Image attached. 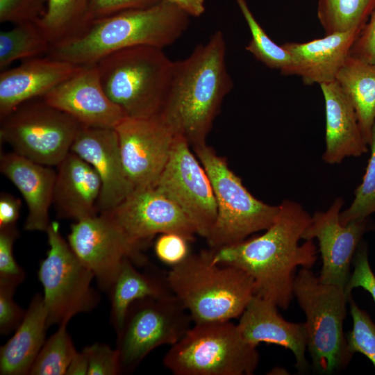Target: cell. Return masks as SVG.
<instances>
[{
    "label": "cell",
    "mask_w": 375,
    "mask_h": 375,
    "mask_svg": "<svg viewBox=\"0 0 375 375\" xmlns=\"http://www.w3.org/2000/svg\"><path fill=\"white\" fill-rule=\"evenodd\" d=\"M101 85L126 117L158 116L164 104L174 61L163 49L135 46L112 52L95 62Z\"/></svg>",
    "instance_id": "cell-5"
},
{
    "label": "cell",
    "mask_w": 375,
    "mask_h": 375,
    "mask_svg": "<svg viewBox=\"0 0 375 375\" xmlns=\"http://www.w3.org/2000/svg\"><path fill=\"white\" fill-rule=\"evenodd\" d=\"M1 173L19 190L28 207L24 228L46 232L51 222L49 210L53 203L56 172L51 167L29 160L15 152L2 153Z\"/></svg>",
    "instance_id": "cell-21"
},
{
    "label": "cell",
    "mask_w": 375,
    "mask_h": 375,
    "mask_svg": "<svg viewBox=\"0 0 375 375\" xmlns=\"http://www.w3.org/2000/svg\"><path fill=\"white\" fill-rule=\"evenodd\" d=\"M166 279L194 324L240 317L255 295L252 278L238 267L213 263L210 249L171 266Z\"/></svg>",
    "instance_id": "cell-4"
},
{
    "label": "cell",
    "mask_w": 375,
    "mask_h": 375,
    "mask_svg": "<svg viewBox=\"0 0 375 375\" xmlns=\"http://www.w3.org/2000/svg\"><path fill=\"white\" fill-rule=\"evenodd\" d=\"M88 358V375L122 374L117 349L103 343H94L83 349Z\"/></svg>",
    "instance_id": "cell-38"
},
{
    "label": "cell",
    "mask_w": 375,
    "mask_h": 375,
    "mask_svg": "<svg viewBox=\"0 0 375 375\" xmlns=\"http://www.w3.org/2000/svg\"><path fill=\"white\" fill-rule=\"evenodd\" d=\"M101 212L142 249L156 234L176 233L188 240L197 234L177 204L155 187L134 189L117 206Z\"/></svg>",
    "instance_id": "cell-15"
},
{
    "label": "cell",
    "mask_w": 375,
    "mask_h": 375,
    "mask_svg": "<svg viewBox=\"0 0 375 375\" xmlns=\"http://www.w3.org/2000/svg\"><path fill=\"white\" fill-rule=\"evenodd\" d=\"M369 147L371 155L362 182L354 192L350 206L340 212V220L342 225L367 219L375 213V122Z\"/></svg>",
    "instance_id": "cell-33"
},
{
    "label": "cell",
    "mask_w": 375,
    "mask_h": 375,
    "mask_svg": "<svg viewBox=\"0 0 375 375\" xmlns=\"http://www.w3.org/2000/svg\"><path fill=\"white\" fill-rule=\"evenodd\" d=\"M16 286L0 282V333L8 335L16 330L23 320L26 311L13 299Z\"/></svg>",
    "instance_id": "cell-39"
},
{
    "label": "cell",
    "mask_w": 375,
    "mask_h": 375,
    "mask_svg": "<svg viewBox=\"0 0 375 375\" xmlns=\"http://www.w3.org/2000/svg\"><path fill=\"white\" fill-rule=\"evenodd\" d=\"M66 326L65 324L60 325L58 329L45 341L29 374H66L69 363L77 351Z\"/></svg>",
    "instance_id": "cell-32"
},
{
    "label": "cell",
    "mask_w": 375,
    "mask_h": 375,
    "mask_svg": "<svg viewBox=\"0 0 375 375\" xmlns=\"http://www.w3.org/2000/svg\"><path fill=\"white\" fill-rule=\"evenodd\" d=\"M81 67L46 56L24 60L17 67L1 71L0 119L25 102L42 98Z\"/></svg>",
    "instance_id": "cell-20"
},
{
    "label": "cell",
    "mask_w": 375,
    "mask_h": 375,
    "mask_svg": "<svg viewBox=\"0 0 375 375\" xmlns=\"http://www.w3.org/2000/svg\"><path fill=\"white\" fill-rule=\"evenodd\" d=\"M92 0H48L44 15L37 21L51 47L76 39L90 28Z\"/></svg>",
    "instance_id": "cell-28"
},
{
    "label": "cell",
    "mask_w": 375,
    "mask_h": 375,
    "mask_svg": "<svg viewBox=\"0 0 375 375\" xmlns=\"http://www.w3.org/2000/svg\"><path fill=\"white\" fill-rule=\"evenodd\" d=\"M88 358L84 349L76 351L67 368V375H88Z\"/></svg>",
    "instance_id": "cell-45"
},
{
    "label": "cell",
    "mask_w": 375,
    "mask_h": 375,
    "mask_svg": "<svg viewBox=\"0 0 375 375\" xmlns=\"http://www.w3.org/2000/svg\"><path fill=\"white\" fill-rule=\"evenodd\" d=\"M343 205L344 199L338 197L326 210L315 212L302 240L318 241L322 260L319 280L344 289L356 251L364 234L373 226L369 217L342 225L340 215Z\"/></svg>",
    "instance_id": "cell-16"
},
{
    "label": "cell",
    "mask_w": 375,
    "mask_h": 375,
    "mask_svg": "<svg viewBox=\"0 0 375 375\" xmlns=\"http://www.w3.org/2000/svg\"><path fill=\"white\" fill-rule=\"evenodd\" d=\"M375 8V0H319L317 18L325 35L356 31L360 33Z\"/></svg>",
    "instance_id": "cell-30"
},
{
    "label": "cell",
    "mask_w": 375,
    "mask_h": 375,
    "mask_svg": "<svg viewBox=\"0 0 375 375\" xmlns=\"http://www.w3.org/2000/svg\"><path fill=\"white\" fill-rule=\"evenodd\" d=\"M226 42L217 31L187 58L174 62L169 90L158 116L192 147L206 143L224 97L233 87Z\"/></svg>",
    "instance_id": "cell-2"
},
{
    "label": "cell",
    "mask_w": 375,
    "mask_h": 375,
    "mask_svg": "<svg viewBox=\"0 0 375 375\" xmlns=\"http://www.w3.org/2000/svg\"><path fill=\"white\" fill-rule=\"evenodd\" d=\"M189 17L164 0L147 8L124 10L93 21L82 35L52 47L47 56L83 66L128 47L146 45L164 49L186 31Z\"/></svg>",
    "instance_id": "cell-3"
},
{
    "label": "cell",
    "mask_w": 375,
    "mask_h": 375,
    "mask_svg": "<svg viewBox=\"0 0 375 375\" xmlns=\"http://www.w3.org/2000/svg\"><path fill=\"white\" fill-rule=\"evenodd\" d=\"M22 202L19 198L8 193L0 197V228L15 226L19 216Z\"/></svg>",
    "instance_id": "cell-43"
},
{
    "label": "cell",
    "mask_w": 375,
    "mask_h": 375,
    "mask_svg": "<svg viewBox=\"0 0 375 375\" xmlns=\"http://www.w3.org/2000/svg\"><path fill=\"white\" fill-rule=\"evenodd\" d=\"M326 115L325 150L322 160L340 163L347 157H359L369 151L355 109L336 81L321 84Z\"/></svg>",
    "instance_id": "cell-23"
},
{
    "label": "cell",
    "mask_w": 375,
    "mask_h": 375,
    "mask_svg": "<svg viewBox=\"0 0 375 375\" xmlns=\"http://www.w3.org/2000/svg\"><path fill=\"white\" fill-rule=\"evenodd\" d=\"M19 233L15 226L0 228V282L17 287L25 279L24 269L17 263L13 245Z\"/></svg>",
    "instance_id": "cell-35"
},
{
    "label": "cell",
    "mask_w": 375,
    "mask_h": 375,
    "mask_svg": "<svg viewBox=\"0 0 375 375\" xmlns=\"http://www.w3.org/2000/svg\"><path fill=\"white\" fill-rule=\"evenodd\" d=\"M46 233L49 249L40 262L38 276L44 288L49 327L67 324L74 315L92 311L99 298L91 286L94 274L62 238L59 224L51 222Z\"/></svg>",
    "instance_id": "cell-9"
},
{
    "label": "cell",
    "mask_w": 375,
    "mask_h": 375,
    "mask_svg": "<svg viewBox=\"0 0 375 375\" xmlns=\"http://www.w3.org/2000/svg\"><path fill=\"white\" fill-rule=\"evenodd\" d=\"M193 149L208 175L217 203V217L206 238L210 249L241 242L267 229L277 216L279 205L264 203L253 196L226 159L206 143Z\"/></svg>",
    "instance_id": "cell-8"
},
{
    "label": "cell",
    "mask_w": 375,
    "mask_h": 375,
    "mask_svg": "<svg viewBox=\"0 0 375 375\" xmlns=\"http://www.w3.org/2000/svg\"><path fill=\"white\" fill-rule=\"evenodd\" d=\"M349 303L353 326L346 335L348 349L353 355L360 353L365 356L375 368V322L365 310L358 307L352 296Z\"/></svg>",
    "instance_id": "cell-34"
},
{
    "label": "cell",
    "mask_w": 375,
    "mask_h": 375,
    "mask_svg": "<svg viewBox=\"0 0 375 375\" xmlns=\"http://www.w3.org/2000/svg\"><path fill=\"white\" fill-rule=\"evenodd\" d=\"M81 125L42 98L25 102L1 119L0 138L13 151L47 166H57L70 152Z\"/></svg>",
    "instance_id": "cell-10"
},
{
    "label": "cell",
    "mask_w": 375,
    "mask_h": 375,
    "mask_svg": "<svg viewBox=\"0 0 375 375\" xmlns=\"http://www.w3.org/2000/svg\"><path fill=\"white\" fill-rule=\"evenodd\" d=\"M190 147L184 138L176 136L155 188L174 201L196 233L206 239L217 217V203L208 175Z\"/></svg>",
    "instance_id": "cell-12"
},
{
    "label": "cell",
    "mask_w": 375,
    "mask_h": 375,
    "mask_svg": "<svg viewBox=\"0 0 375 375\" xmlns=\"http://www.w3.org/2000/svg\"><path fill=\"white\" fill-rule=\"evenodd\" d=\"M42 99L82 126L115 128L126 117L103 89L95 63L83 65Z\"/></svg>",
    "instance_id": "cell-17"
},
{
    "label": "cell",
    "mask_w": 375,
    "mask_h": 375,
    "mask_svg": "<svg viewBox=\"0 0 375 375\" xmlns=\"http://www.w3.org/2000/svg\"><path fill=\"white\" fill-rule=\"evenodd\" d=\"M131 259L126 258L109 291L110 322L117 333L122 329L127 311L135 301L144 298H158L173 294L166 274L139 271Z\"/></svg>",
    "instance_id": "cell-26"
},
{
    "label": "cell",
    "mask_w": 375,
    "mask_h": 375,
    "mask_svg": "<svg viewBox=\"0 0 375 375\" xmlns=\"http://www.w3.org/2000/svg\"><path fill=\"white\" fill-rule=\"evenodd\" d=\"M191 322L190 314L174 294L134 301L117 333L122 374L133 372L156 348L177 342Z\"/></svg>",
    "instance_id": "cell-11"
},
{
    "label": "cell",
    "mask_w": 375,
    "mask_h": 375,
    "mask_svg": "<svg viewBox=\"0 0 375 375\" xmlns=\"http://www.w3.org/2000/svg\"><path fill=\"white\" fill-rule=\"evenodd\" d=\"M352 265L353 272L344 287L347 297L349 299L353 289L362 288L375 301V275L369 265L367 244L362 240L356 251Z\"/></svg>",
    "instance_id": "cell-37"
},
{
    "label": "cell",
    "mask_w": 375,
    "mask_h": 375,
    "mask_svg": "<svg viewBox=\"0 0 375 375\" xmlns=\"http://www.w3.org/2000/svg\"><path fill=\"white\" fill-rule=\"evenodd\" d=\"M115 129L123 166L133 190L155 187L176 135L158 115L125 117Z\"/></svg>",
    "instance_id": "cell-14"
},
{
    "label": "cell",
    "mask_w": 375,
    "mask_h": 375,
    "mask_svg": "<svg viewBox=\"0 0 375 375\" xmlns=\"http://www.w3.org/2000/svg\"><path fill=\"white\" fill-rule=\"evenodd\" d=\"M67 242L94 275L99 287L109 292L126 258L136 265L147 263L142 249L132 242L103 212L72 224Z\"/></svg>",
    "instance_id": "cell-13"
},
{
    "label": "cell",
    "mask_w": 375,
    "mask_h": 375,
    "mask_svg": "<svg viewBox=\"0 0 375 375\" xmlns=\"http://www.w3.org/2000/svg\"><path fill=\"white\" fill-rule=\"evenodd\" d=\"M56 167L53 203L58 217L78 221L97 215L101 183L92 167L72 151Z\"/></svg>",
    "instance_id": "cell-22"
},
{
    "label": "cell",
    "mask_w": 375,
    "mask_h": 375,
    "mask_svg": "<svg viewBox=\"0 0 375 375\" xmlns=\"http://www.w3.org/2000/svg\"><path fill=\"white\" fill-rule=\"evenodd\" d=\"M237 325L247 342L256 347L262 342L283 347L294 355V367L299 374L308 372L305 323L285 320L272 301L254 295Z\"/></svg>",
    "instance_id": "cell-19"
},
{
    "label": "cell",
    "mask_w": 375,
    "mask_h": 375,
    "mask_svg": "<svg viewBox=\"0 0 375 375\" xmlns=\"http://www.w3.org/2000/svg\"><path fill=\"white\" fill-rule=\"evenodd\" d=\"M358 34L356 31L336 32L306 42H286L283 47L293 59L294 75L306 85H320L335 81Z\"/></svg>",
    "instance_id": "cell-24"
},
{
    "label": "cell",
    "mask_w": 375,
    "mask_h": 375,
    "mask_svg": "<svg viewBox=\"0 0 375 375\" xmlns=\"http://www.w3.org/2000/svg\"><path fill=\"white\" fill-rule=\"evenodd\" d=\"M188 241L185 237L176 233H162L155 242L156 255L165 264L177 265L190 254Z\"/></svg>",
    "instance_id": "cell-40"
},
{
    "label": "cell",
    "mask_w": 375,
    "mask_h": 375,
    "mask_svg": "<svg viewBox=\"0 0 375 375\" xmlns=\"http://www.w3.org/2000/svg\"><path fill=\"white\" fill-rule=\"evenodd\" d=\"M293 295L306 316L307 351L315 371L332 375L343 370L353 356L344 333L349 299L344 289L322 283L310 269L301 267Z\"/></svg>",
    "instance_id": "cell-6"
},
{
    "label": "cell",
    "mask_w": 375,
    "mask_h": 375,
    "mask_svg": "<svg viewBox=\"0 0 375 375\" xmlns=\"http://www.w3.org/2000/svg\"><path fill=\"white\" fill-rule=\"evenodd\" d=\"M70 151L89 163L101 180L97 203L100 212L112 209L133 190L123 166L115 128L81 125Z\"/></svg>",
    "instance_id": "cell-18"
},
{
    "label": "cell",
    "mask_w": 375,
    "mask_h": 375,
    "mask_svg": "<svg viewBox=\"0 0 375 375\" xmlns=\"http://www.w3.org/2000/svg\"><path fill=\"white\" fill-rule=\"evenodd\" d=\"M48 0H0V22L14 25L38 21L44 15Z\"/></svg>",
    "instance_id": "cell-36"
},
{
    "label": "cell",
    "mask_w": 375,
    "mask_h": 375,
    "mask_svg": "<svg viewBox=\"0 0 375 375\" xmlns=\"http://www.w3.org/2000/svg\"><path fill=\"white\" fill-rule=\"evenodd\" d=\"M160 1L162 0H92L90 17L93 22L124 10L147 8Z\"/></svg>",
    "instance_id": "cell-41"
},
{
    "label": "cell",
    "mask_w": 375,
    "mask_h": 375,
    "mask_svg": "<svg viewBox=\"0 0 375 375\" xmlns=\"http://www.w3.org/2000/svg\"><path fill=\"white\" fill-rule=\"evenodd\" d=\"M250 30L251 38L245 49L269 68L285 76L294 75V64L290 53L274 42L258 22L246 0H235Z\"/></svg>",
    "instance_id": "cell-31"
},
{
    "label": "cell",
    "mask_w": 375,
    "mask_h": 375,
    "mask_svg": "<svg viewBox=\"0 0 375 375\" xmlns=\"http://www.w3.org/2000/svg\"><path fill=\"white\" fill-rule=\"evenodd\" d=\"M311 216L298 202L284 199L273 224L262 235L211 250L212 262L247 272L253 279L255 295L286 310L294 298L298 267L311 269L317 259L312 240L301 244Z\"/></svg>",
    "instance_id": "cell-1"
},
{
    "label": "cell",
    "mask_w": 375,
    "mask_h": 375,
    "mask_svg": "<svg viewBox=\"0 0 375 375\" xmlns=\"http://www.w3.org/2000/svg\"><path fill=\"white\" fill-rule=\"evenodd\" d=\"M49 328L43 296L35 294L15 333L0 348V374H29Z\"/></svg>",
    "instance_id": "cell-25"
},
{
    "label": "cell",
    "mask_w": 375,
    "mask_h": 375,
    "mask_svg": "<svg viewBox=\"0 0 375 375\" xmlns=\"http://www.w3.org/2000/svg\"><path fill=\"white\" fill-rule=\"evenodd\" d=\"M349 56L375 65V8L354 41Z\"/></svg>",
    "instance_id": "cell-42"
},
{
    "label": "cell",
    "mask_w": 375,
    "mask_h": 375,
    "mask_svg": "<svg viewBox=\"0 0 375 375\" xmlns=\"http://www.w3.org/2000/svg\"><path fill=\"white\" fill-rule=\"evenodd\" d=\"M51 43L37 22L15 25L0 33V69L19 60L47 54Z\"/></svg>",
    "instance_id": "cell-29"
},
{
    "label": "cell",
    "mask_w": 375,
    "mask_h": 375,
    "mask_svg": "<svg viewBox=\"0 0 375 375\" xmlns=\"http://www.w3.org/2000/svg\"><path fill=\"white\" fill-rule=\"evenodd\" d=\"M169 2L190 16L199 17L205 12V0H164Z\"/></svg>",
    "instance_id": "cell-44"
},
{
    "label": "cell",
    "mask_w": 375,
    "mask_h": 375,
    "mask_svg": "<svg viewBox=\"0 0 375 375\" xmlns=\"http://www.w3.org/2000/svg\"><path fill=\"white\" fill-rule=\"evenodd\" d=\"M260 360L231 321L194 324L170 346L164 366L174 375H251Z\"/></svg>",
    "instance_id": "cell-7"
},
{
    "label": "cell",
    "mask_w": 375,
    "mask_h": 375,
    "mask_svg": "<svg viewBox=\"0 0 375 375\" xmlns=\"http://www.w3.org/2000/svg\"><path fill=\"white\" fill-rule=\"evenodd\" d=\"M335 81L353 105L369 146L375 122V65L349 56Z\"/></svg>",
    "instance_id": "cell-27"
}]
</instances>
